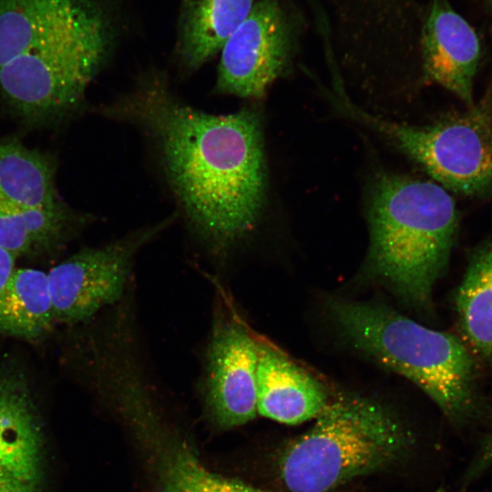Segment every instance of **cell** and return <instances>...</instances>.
Here are the masks:
<instances>
[{
	"label": "cell",
	"mask_w": 492,
	"mask_h": 492,
	"mask_svg": "<svg viewBox=\"0 0 492 492\" xmlns=\"http://www.w3.org/2000/svg\"><path fill=\"white\" fill-rule=\"evenodd\" d=\"M387 136L446 190L471 197L492 191V95L466 110L416 127L354 110Z\"/></svg>",
	"instance_id": "cell-5"
},
{
	"label": "cell",
	"mask_w": 492,
	"mask_h": 492,
	"mask_svg": "<svg viewBox=\"0 0 492 492\" xmlns=\"http://www.w3.org/2000/svg\"><path fill=\"white\" fill-rule=\"evenodd\" d=\"M291 33L280 0H257L220 51L215 91L242 98L262 97L286 64Z\"/></svg>",
	"instance_id": "cell-10"
},
{
	"label": "cell",
	"mask_w": 492,
	"mask_h": 492,
	"mask_svg": "<svg viewBox=\"0 0 492 492\" xmlns=\"http://www.w3.org/2000/svg\"><path fill=\"white\" fill-rule=\"evenodd\" d=\"M280 462L290 492H328L396 459L407 444L397 421L378 403L343 396L315 418Z\"/></svg>",
	"instance_id": "cell-4"
},
{
	"label": "cell",
	"mask_w": 492,
	"mask_h": 492,
	"mask_svg": "<svg viewBox=\"0 0 492 492\" xmlns=\"http://www.w3.org/2000/svg\"><path fill=\"white\" fill-rule=\"evenodd\" d=\"M455 307L466 347L473 356L492 365V235L472 252Z\"/></svg>",
	"instance_id": "cell-15"
},
{
	"label": "cell",
	"mask_w": 492,
	"mask_h": 492,
	"mask_svg": "<svg viewBox=\"0 0 492 492\" xmlns=\"http://www.w3.org/2000/svg\"><path fill=\"white\" fill-rule=\"evenodd\" d=\"M328 307L353 346L416 384L451 422L467 425L479 415L476 361L456 336L378 302L335 299Z\"/></svg>",
	"instance_id": "cell-3"
},
{
	"label": "cell",
	"mask_w": 492,
	"mask_h": 492,
	"mask_svg": "<svg viewBox=\"0 0 492 492\" xmlns=\"http://www.w3.org/2000/svg\"><path fill=\"white\" fill-rule=\"evenodd\" d=\"M0 200L30 209L62 204L51 159L16 141H0Z\"/></svg>",
	"instance_id": "cell-17"
},
{
	"label": "cell",
	"mask_w": 492,
	"mask_h": 492,
	"mask_svg": "<svg viewBox=\"0 0 492 492\" xmlns=\"http://www.w3.org/2000/svg\"><path fill=\"white\" fill-rule=\"evenodd\" d=\"M162 484V492H265L210 471L184 445L168 460Z\"/></svg>",
	"instance_id": "cell-18"
},
{
	"label": "cell",
	"mask_w": 492,
	"mask_h": 492,
	"mask_svg": "<svg viewBox=\"0 0 492 492\" xmlns=\"http://www.w3.org/2000/svg\"><path fill=\"white\" fill-rule=\"evenodd\" d=\"M255 340L258 414L286 425L316 418L329 403L322 384L262 335Z\"/></svg>",
	"instance_id": "cell-13"
},
{
	"label": "cell",
	"mask_w": 492,
	"mask_h": 492,
	"mask_svg": "<svg viewBox=\"0 0 492 492\" xmlns=\"http://www.w3.org/2000/svg\"><path fill=\"white\" fill-rule=\"evenodd\" d=\"M56 323L47 273L18 268L0 291V333L33 341Z\"/></svg>",
	"instance_id": "cell-16"
},
{
	"label": "cell",
	"mask_w": 492,
	"mask_h": 492,
	"mask_svg": "<svg viewBox=\"0 0 492 492\" xmlns=\"http://www.w3.org/2000/svg\"><path fill=\"white\" fill-rule=\"evenodd\" d=\"M35 251L53 247L66 237L71 223L62 204L52 208H21Z\"/></svg>",
	"instance_id": "cell-19"
},
{
	"label": "cell",
	"mask_w": 492,
	"mask_h": 492,
	"mask_svg": "<svg viewBox=\"0 0 492 492\" xmlns=\"http://www.w3.org/2000/svg\"><path fill=\"white\" fill-rule=\"evenodd\" d=\"M423 66L427 77L467 107L482 46L475 28L447 0H433L422 30Z\"/></svg>",
	"instance_id": "cell-12"
},
{
	"label": "cell",
	"mask_w": 492,
	"mask_h": 492,
	"mask_svg": "<svg viewBox=\"0 0 492 492\" xmlns=\"http://www.w3.org/2000/svg\"><path fill=\"white\" fill-rule=\"evenodd\" d=\"M256 0H179L176 53L195 71L220 53Z\"/></svg>",
	"instance_id": "cell-14"
},
{
	"label": "cell",
	"mask_w": 492,
	"mask_h": 492,
	"mask_svg": "<svg viewBox=\"0 0 492 492\" xmlns=\"http://www.w3.org/2000/svg\"><path fill=\"white\" fill-rule=\"evenodd\" d=\"M114 0H0V67L64 45L113 50L119 36Z\"/></svg>",
	"instance_id": "cell-8"
},
{
	"label": "cell",
	"mask_w": 492,
	"mask_h": 492,
	"mask_svg": "<svg viewBox=\"0 0 492 492\" xmlns=\"http://www.w3.org/2000/svg\"><path fill=\"white\" fill-rule=\"evenodd\" d=\"M42 426L25 374L15 367L0 368V473L43 492Z\"/></svg>",
	"instance_id": "cell-11"
},
{
	"label": "cell",
	"mask_w": 492,
	"mask_h": 492,
	"mask_svg": "<svg viewBox=\"0 0 492 492\" xmlns=\"http://www.w3.org/2000/svg\"><path fill=\"white\" fill-rule=\"evenodd\" d=\"M492 467V426L482 439L473 459L463 476V486L469 485L480 478Z\"/></svg>",
	"instance_id": "cell-21"
},
{
	"label": "cell",
	"mask_w": 492,
	"mask_h": 492,
	"mask_svg": "<svg viewBox=\"0 0 492 492\" xmlns=\"http://www.w3.org/2000/svg\"><path fill=\"white\" fill-rule=\"evenodd\" d=\"M0 492H42L0 473Z\"/></svg>",
	"instance_id": "cell-23"
},
{
	"label": "cell",
	"mask_w": 492,
	"mask_h": 492,
	"mask_svg": "<svg viewBox=\"0 0 492 492\" xmlns=\"http://www.w3.org/2000/svg\"><path fill=\"white\" fill-rule=\"evenodd\" d=\"M176 216L138 228L107 244L85 248L47 272L56 323L79 325L122 301L136 287L140 251Z\"/></svg>",
	"instance_id": "cell-7"
},
{
	"label": "cell",
	"mask_w": 492,
	"mask_h": 492,
	"mask_svg": "<svg viewBox=\"0 0 492 492\" xmlns=\"http://www.w3.org/2000/svg\"><path fill=\"white\" fill-rule=\"evenodd\" d=\"M15 255L0 248V291L15 270Z\"/></svg>",
	"instance_id": "cell-22"
},
{
	"label": "cell",
	"mask_w": 492,
	"mask_h": 492,
	"mask_svg": "<svg viewBox=\"0 0 492 492\" xmlns=\"http://www.w3.org/2000/svg\"><path fill=\"white\" fill-rule=\"evenodd\" d=\"M108 56L76 45L22 55L0 67V94L29 122L58 118L79 104Z\"/></svg>",
	"instance_id": "cell-9"
},
{
	"label": "cell",
	"mask_w": 492,
	"mask_h": 492,
	"mask_svg": "<svg viewBox=\"0 0 492 492\" xmlns=\"http://www.w3.org/2000/svg\"><path fill=\"white\" fill-rule=\"evenodd\" d=\"M204 273L213 296L200 374V391L210 418L220 427L231 428L250 422L258 414L255 332L226 282Z\"/></svg>",
	"instance_id": "cell-6"
},
{
	"label": "cell",
	"mask_w": 492,
	"mask_h": 492,
	"mask_svg": "<svg viewBox=\"0 0 492 492\" xmlns=\"http://www.w3.org/2000/svg\"><path fill=\"white\" fill-rule=\"evenodd\" d=\"M484 2L488 11V15L491 21V28H492V0H484Z\"/></svg>",
	"instance_id": "cell-24"
},
{
	"label": "cell",
	"mask_w": 492,
	"mask_h": 492,
	"mask_svg": "<svg viewBox=\"0 0 492 492\" xmlns=\"http://www.w3.org/2000/svg\"><path fill=\"white\" fill-rule=\"evenodd\" d=\"M155 144L188 228L215 272L231 262L262 211L266 169L261 120L251 108L210 114L149 74L109 108Z\"/></svg>",
	"instance_id": "cell-1"
},
{
	"label": "cell",
	"mask_w": 492,
	"mask_h": 492,
	"mask_svg": "<svg viewBox=\"0 0 492 492\" xmlns=\"http://www.w3.org/2000/svg\"><path fill=\"white\" fill-rule=\"evenodd\" d=\"M0 248L15 255L35 251L19 207L0 200Z\"/></svg>",
	"instance_id": "cell-20"
},
{
	"label": "cell",
	"mask_w": 492,
	"mask_h": 492,
	"mask_svg": "<svg viewBox=\"0 0 492 492\" xmlns=\"http://www.w3.org/2000/svg\"><path fill=\"white\" fill-rule=\"evenodd\" d=\"M369 226V272L404 301L429 309L458 226L451 195L433 181L381 176L372 191Z\"/></svg>",
	"instance_id": "cell-2"
}]
</instances>
